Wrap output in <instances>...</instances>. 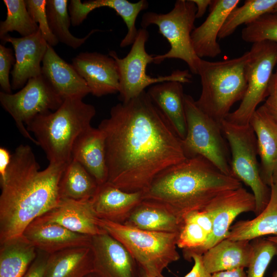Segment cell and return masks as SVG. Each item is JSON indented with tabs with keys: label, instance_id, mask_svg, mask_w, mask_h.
Segmentation results:
<instances>
[{
	"label": "cell",
	"instance_id": "6da1fadb",
	"mask_svg": "<svg viewBox=\"0 0 277 277\" xmlns=\"http://www.w3.org/2000/svg\"><path fill=\"white\" fill-rule=\"evenodd\" d=\"M99 128L105 137L107 182L143 192L155 177L186 157L182 140L146 91L110 110Z\"/></svg>",
	"mask_w": 277,
	"mask_h": 277
},
{
	"label": "cell",
	"instance_id": "7a4b0ae2",
	"mask_svg": "<svg viewBox=\"0 0 277 277\" xmlns=\"http://www.w3.org/2000/svg\"><path fill=\"white\" fill-rule=\"evenodd\" d=\"M66 164H49L41 170L29 145L15 148L0 180V242L22 235L33 221L58 204Z\"/></svg>",
	"mask_w": 277,
	"mask_h": 277
},
{
	"label": "cell",
	"instance_id": "3957f363",
	"mask_svg": "<svg viewBox=\"0 0 277 277\" xmlns=\"http://www.w3.org/2000/svg\"><path fill=\"white\" fill-rule=\"evenodd\" d=\"M242 187L201 155L187 158L157 174L143 200L164 205L179 216L204 209L220 193Z\"/></svg>",
	"mask_w": 277,
	"mask_h": 277
},
{
	"label": "cell",
	"instance_id": "277c9868",
	"mask_svg": "<svg viewBox=\"0 0 277 277\" xmlns=\"http://www.w3.org/2000/svg\"><path fill=\"white\" fill-rule=\"evenodd\" d=\"M95 107L82 99L67 98L54 111L39 114L27 125L49 164H67L77 137L91 127Z\"/></svg>",
	"mask_w": 277,
	"mask_h": 277
},
{
	"label": "cell",
	"instance_id": "5b68a950",
	"mask_svg": "<svg viewBox=\"0 0 277 277\" xmlns=\"http://www.w3.org/2000/svg\"><path fill=\"white\" fill-rule=\"evenodd\" d=\"M249 56L248 51L231 59L200 61L197 74L201 78L202 91L195 102L201 110L220 124L229 114L232 106L241 101L245 94V68Z\"/></svg>",
	"mask_w": 277,
	"mask_h": 277
},
{
	"label": "cell",
	"instance_id": "8992f818",
	"mask_svg": "<svg viewBox=\"0 0 277 277\" xmlns=\"http://www.w3.org/2000/svg\"><path fill=\"white\" fill-rule=\"evenodd\" d=\"M98 226L121 242L139 268L147 274L159 276L170 264L178 261V233L150 231L97 217Z\"/></svg>",
	"mask_w": 277,
	"mask_h": 277
},
{
	"label": "cell",
	"instance_id": "52a82bcc",
	"mask_svg": "<svg viewBox=\"0 0 277 277\" xmlns=\"http://www.w3.org/2000/svg\"><path fill=\"white\" fill-rule=\"evenodd\" d=\"M196 12V7L192 0H177L167 13L147 12L143 14L142 28L146 29L151 25L157 26L159 33L170 46L166 53L154 55V64H159L166 59H179L187 64L192 73L197 74L202 58L196 54L191 41Z\"/></svg>",
	"mask_w": 277,
	"mask_h": 277
},
{
	"label": "cell",
	"instance_id": "ba28073f",
	"mask_svg": "<svg viewBox=\"0 0 277 277\" xmlns=\"http://www.w3.org/2000/svg\"><path fill=\"white\" fill-rule=\"evenodd\" d=\"M184 105L187 131L182 145L186 158L201 155L232 176L230 148L220 124L201 110L191 95L185 94Z\"/></svg>",
	"mask_w": 277,
	"mask_h": 277
},
{
	"label": "cell",
	"instance_id": "9c48e42d",
	"mask_svg": "<svg viewBox=\"0 0 277 277\" xmlns=\"http://www.w3.org/2000/svg\"><path fill=\"white\" fill-rule=\"evenodd\" d=\"M220 125L230 148L232 176L251 189L255 200L254 213L256 216L267 205L271 188L261 176L255 134L250 124L236 125L225 119Z\"/></svg>",
	"mask_w": 277,
	"mask_h": 277
},
{
	"label": "cell",
	"instance_id": "30bf717a",
	"mask_svg": "<svg viewBox=\"0 0 277 277\" xmlns=\"http://www.w3.org/2000/svg\"><path fill=\"white\" fill-rule=\"evenodd\" d=\"M148 37V31L141 28L138 30L137 35L125 57L120 58L115 51L109 52L108 55L116 64L120 82L119 98L123 103L138 96L152 84L169 81L182 83L191 82V75L187 70H176L170 75L155 77L147 75V66L154 63V57L146 50Z\"/></svg>",
	"mask_w": 277,
	"mask_h": 277
},
{
	"label": "cell",
	"instance_id": "8fae6325",
	"mask_svg": "<svg viewBox=\"0 0 277 277\" xmlns=\"http://www.w3.org/2000/svg\"><path fill=\"white\" fill-rule=\"evenodd\" d=\"M277 64V42L265 41L252 44L245 71L247 88L239 107L225 120L233 124L246 126L259 105L267 98L273 69Z\"/></svg>",
	"mask_w": 277,
	"mask_h": 277
},
{
	"label": "cell",
	"instance_id": "7c38bea8",
	"mask_svg": "<svg viewBox=\"0 0 277 277\" xmlns=\"http://www.w3.org/2000/svg\"><path fill=\"white\" fill-rule=\"evenodd\" d=\"M63 102L42 74L29 79L16 93L0 92L2 107L12 116L21 134L36 145V140L30 134L25 124L39 114L56 110Z\"/></svg>",
	"mask_w": 277,
	"mask_h": 277
},
{
	"label": "cell",
	"instance_id": "4fadbf2b",
	"mask_svg": "<svg viewBox=\"0 0 277 277\" xmlns=\"http://www.w3.org/2000/svg\"><path fill=\"white\" fill-rule=\"evenodd\" d=\"M253 193L243 187L222 192L204 208L212 219V230L203 250V254L226 238L232 222L241 213L255 210Z\"/></svg>",
	"mask_w": 277,
	"mask_h": 277
},
{
	"label": "cell",
	"instance_id": "5bb4252c",
	"mask_svg": "<svg viewBox=\"0 0 277 277\" xmlns=\"http://www.w3.org/2000/svg\"><path fill=\"white\" fill-rule=\"evenodd\" d=\"M93 277H138L139 267L127 248L107 232L91 237Z\"/></svg>",
	"mask_w": 277,
	"mask_h": 277
},
{
	"label": "cell",
	"instance_id": "9a60e30c",
	"mask_svg": "<svg viewBox=\"0 0 277 277\" xmlns=\"http://www.w3.org/2000/svg\"><path fill=\"white\" fill-rule=\"evenodd\" d=\"M72 64L85 81L92 95L101 97L118 93L116 64L109 55L97 52H81L72 59Z\"/></svg>",
	"mask_w": 277,
	"mask_h": 277
},
{
	"label": "cell",
	"instance_id": "2e32d148",
	"mask_svg": "<svg viewBox=\"0 0 277 277\" xmlns=\"http://www.w3.org/2000/svg\"><path fill=\"white\" fill-rule=\"evenodd\" d=\"M14 48L15 63L11 72L12 89L23 88L30 78L42 74V65L48 44L41 31L28 36L14 37L7 34L1 38Z\"/></svg>",
	"mask_w": 277,
	"mask_h": 277
},
{
	"label": "cell",
	"instance_id": "e0dca14e",
	"mask_svg": "<svg viewBox=\"0 0 277 277\" xmlns=\"http://www.w3.org/2000/svg\"><path fill=\"white\" fill-rule=\"evenodd\" d=\"M22 234L37 250L49 254L72 248L90 247L92 237L73 232L41 216L29 224Z\"/></svg>",
	"mask_w": 277,
	"mask_h": 277
},
{
	"label": "cell",
	"instance_id": "ac0fdd59",
	"mask_svg": "<svg viewBox=\"0 0 277 277\" xmlns=\"http://www.w3.org/2000/svg\"><path fill=\"white\" fill-rule=\"evenodd\" d=\"M148 2L141 0L131 3L127 0H91L82 2L71 0L68 7L71 24L77 26L82 24L93 10L101 7L113 9L124 21L127 32L120 43L121 48L132 45L138 33L135 22L140 13L148 8Z\"/></svg>",
	"mask_w": 277,
	"mask_h": 277
},
{
	"label": "cell",
	"instance_id": "d6986e66",
	"mask_svg": "<svg viewBox=\"0 0 277 277\" xmlns=\"http://www.w3.org/2000/svg\"><path fill=\"white\" fill-rule=\"evenodd\" d=\"M42 75L64 100L82 99L91 91L72 64L67 63L48 44L42 64Z\"/></svg>",
	"mask_w": 277,
	"mask_h": 277
},
{
	"label": "cell",
	"instance_id": "ffe728a7",
	"mask_svg": "<svg viewBox=\"0 0 277 277\" xmlns=\"http://www.w3.org/2000/svg\"><path fill=\"white\" fill-rule=\"evenodd\" d=\"M73 232L93 236L105 231L98 226L91 200L61 198L58 204L42 216Z\"/></svg>",
	"mask_w": 277,
	"mask_h": 277
},
{
	"label": "cell",
	"instance_id": "44dd1931",
	"mask_svg": "<svg viewBox=\"0 0 277 277\" xmlns=\"http://www.w3.org/2000/svg\"><path fill=\"white\" fill-rule=\"evenodd\" d=\"M239 0H215L210 6L205 21L194 28L191 33L194 50L200 58H213L222 52L217 42L220 31L230 12L240 3Z\"/></svg>",
	"mask_w": 277,
	"mask_h": 277
},
{
	"label": "cell",
	"instance_id": "7402d4cb",
	"mask_svg": "<svg viewBox=\"0 0 277 277\" xmlns=\"http://www.w3.org/2000/svg\"><path fill=\"white\" fill-rule=\"evenodd\" d=\"M249 124L256 138L261 177L270 187L277 169V123L262 105L252 115Z\"/></svg>",
	"mask_w": 277,
	"mask_h": 277
},
{
	"label": "cell",
	"instance_id": "603a6c76",
	"mask_svg": "<svg viewBox=\"0 0 277 277\" xmlns=\"http://www.w3.org/2000/svg\"><path fill=\"white\" fill-rule=\"evenodd\" d=\"M142 200L143 192H126L107 182L98 185L91 202L97 218L124 224Z\"/></svg>",
	"mask_w": 277,
	"mask_h": 277
},
{
	"label": "cell",
	"instance_id": "cb8c5ba5",
	"mask_svg": "<svg viewBox=\"0 0 277 277\" xmlns=\"http://www.w3.org/2000/svg\"><path fill=\"white\" fill-rule=\"evenodd\" d=\"M71 159L80 163L98 185L107 182L105 137L99 128L91 126L77 137L72 147Z\"/></svg>",
	"mask_w": 277,
	"mask_h": 277
},
{
	"label": "cell",
	"instance_id": "d4e9b609",
	"mask_svg": "<svg viewBox=\"0 0 277 277\" xmlns=\"http://www.w3.org/2000/svg\"><path fill=\"white\" fill-rule=\"evenodd\" d=\"M147 93L182 140L187 126L183 83L169 81L155 84Z\"/></svg>",
	"mask_w": 277,
	"mask_h": 277
},
{
	"label": "cell",
	"instance_id": "484cf974",
	"mask_svg": "<svg viewBox=\"0 0 277 277\" xmlns=\"http://www.w3.org/2000/svg\"><path fill=\"white\" fill-rule=\"evenodd\" d=\"M252 251V245L249 241L225 238L203 254V264L210 274L247 268Z\"/></svg>",
	"mask_w": 277,
	"mask_h": 277
},
{
	"label": "cell",
	"instance_id": "4316f807",
	"mask_svg": "<svg viewBox=\"0 0 277 277\" xmlns=\"http://www.w3.org/2000/svg\"><path fill=\"white\" fill-rule=\"evenodd\" d=\"M182 218L160 203L143 200L123 224L150 231L178 233Z\"/></svg>",
	"mask_w": 277,
	"mask_h": 277
},
{
	"label": "cell",
	"instance_id": "83f0119b",
	"mask_svg": "<svg viewBox=\"0 0 277 277\" xmlns=\"http://www.w3.org/2000/svg\"><path fill=\"white\" fill-rule=\"evenodd\" d=\"M212 224L211 215L204 208L182 216L176 245L182 249L185 260L190 262L193 255H203V248L212 232Z\"/></svg>",
	"mask_w": 277,
	"mask_h": 277
},
{
	"label": "cell",
	"instance_id": "f1b7e54d",
	"mask_svg": "<svg viewBox=\"0 0 277 277\" xmlns=\"http://www.w3.org/2000/svg\"><path fill=\"white\" fill-rule=\"evenodd\" d=\"M92 272L91 247H75L50 254L45 277H86Z\"/></svg>",
	"mask_w": 277,
	"mask_h": 277
},
{
	"label": "cell",
	"instance_id": "f546056e",
	"mask_svg": "<svg viewBox=\"0 0 277 277\" xmlns=\"http://www.w3.org/2000/svg\"><path fill=\"white\" fill-rule=\"evenodd\" d=\"M271 194L265 208L253 219L236 222L226 238L250 241L270 234L277 235V185L270 186Z\"/></svg>",
	"mask_w": 277,
	"mask_h": 277
},
{
	"label": "cell",
	"instance_id": "4dcf8cb0",
	"mask_svg": "<svg viewBox=\"0 0 277 277\" xmlns=\"http://www.w3.org/2000/svg\"><path fill=\"white\" fill-rule=\"evenodd\" d=\"M37 255L23 234L0 242V277H22Z\"/></svg>",
	"mask_w": 277,
	"mask_h": 277
},
{
	"label": "cell",
	"instance_id": "1f68e13d",
	"mask_svg": "<svg viewBox=\"0 0 277 277\" xmlns=\"http://www.w3.org/2000/svg\"><path fill=\"white\" fill-rule=\"evenodd\" d=\"M98 185L94 177L78 162L71 159L66 165L59 183L61 198L91 200Z\"/></svg>",
	"mask_w": 277,
	"mask_h": 277
},
{
	"label": "cell",
	"instance_id": "d6a6232c",
	"mask_svg": "<svg viewBox=\"0 0 277 277\" xmlns=\"http://www.w3.org/2000/svg\"><path fill=\"white\" fill-rule=\"evenodd\" d=\"M46 12L50 29L58 42L73 48L80 47L94 33L100 31L91 30L84 37L74 36L70 32L71 18L68 10L67 0H46Z\"/></svg>",
	"mask_w": 277,
	"mask_h": 277
},
{
	"label": "cell",
	"instance_id": "836d02e7",
	"mask_svg": "<svg viewBox=\"0 0 277 277\" xmlns=\"http://www.w3.org/2000/svg\"><path fill=\"white\" fill-rule=\"evenodd\" d=\"M277 0H247L228 14L218 35L219 39L231 35L240 25L245 26L261 16L273 12Z\"/></svg>",
	"mask_w": 277,
	"mask_h": 277
},
{
	"label": "cell",
	"instance_id": "e575fe53",
	"mask_svg": "<svg viewBox=\"0 0 277 277\" xmlns=\"http://www.w3.org/2000/svg\"><path fill=\"white\" fill-rule=\"evenodd\" d=\"M7 8L5 20L0 23V38L8 32L16 31L22 37L28 36L39 30L37 24L31 17L25 0H4Z\"/></svg>",
	"mask_w": 277,
	"mask_h": 277
},
{
	"label": "cell",
	"instance_id": "d590c367",
	"mask_svg": "<svg viewBox=\"0 0 277 277\" xmlns=\"http://www.w3.org/2000/svg\"><path fill=\"white\" fill-rule=\"evenodd\" d=\"M241 36L243 41L252 44L265 41L277 42V12L264 14L246 25Z\"/></svg>",
	"mask_w": 277,
	"mask_h": 277
},
{
	"label": "cell",
	"instance_id": "8d00e7d4",
	"mask_svg": "<svg viewBox=\"0 0 277 277\" xmlns=\"http://www.w3.org/2000/svg\"><path fill=\"white\" fill-rule=\"evenodd\" d=\"M251 244L253 251L247 277H264L272 259L277 256V244L264 238L253 240Z\"/></svg>",
	"mask_w": 277,
	"mask_h": 277
},
{
	"label": "cell",
	"instance_id": "74e56055",
	"mask_svg": "<svg viewBox=\"0 0 277 277\" xmlns=\"http://www.w3.org/2000/svg\"><path fill=\"white\" fill-rule=\"evenodd\" d=\"M28 11L34 22L38 25L43 37L50 46H54L58 41L52 33L46 12V0H25Z\"/></svg>",
	"mask_w": 277,
	"mask_h": 277
},
{
	"label": "cell",
	"instance_id": "f35d334b",
	"mask_svg": "<svg viewBox=\"0 0 277 277\" xmlns=\"http://www.w3.org/2000/svg\"><path fill=\"white\" fill-rule=\"evenodd\" d=\"M12 50L0 45V86L3 91L12 93V87L9 80V74L12 65L15 63Z\"/></svg>",
	"mask_w": 277,
	"mask_h": 277
},
{
	"label": "cell",
	"instance_id": "ab89813d",
	"mask_svg": "<svg viewBox=\"0 0 277 277\" xmlns=\"http://www.w3.org/2000/svg\"><path fill=\"white\" fill-rule=\"evenodd\" d=\"M49 255L45 252L37 250L36 258L22 277H45Z\"/></svg>",
	"mask_w": 277,
	"mask_h": 277
},
{
	"label": "cell",
	"instance_id": "60d3db41",
	"mask_svg": "<svg viewBox=\"0 0 277 277\" xmlns=\"http://www.w3.org/2000/svg\"><path fill=\"white\" fill-rule=\"evenodd\" d=\"M268 114L277 123V71L273 73L270 82L269 93L262 105Z\"/></svg>",
	"mask_w": 277,
	"mask_h": 277
},
{
	"label": "cell",
	"instance_id": "b9f144b4",
	"mask_svg": "<svg viewBox=\"0 0 277 277\" xmlns=\"http://www.w3.org/2000/svg\"><path fill=\"white\" fill-rule=\"evenodd\" d=\"M194 265L191 270L184 277H210V274L205 269L202 261V255L194 254L192 256Z\"/></svg>",
	"mask_w": 277,
	"mask_h": 277
},
{
	"label": "cell",
	"instance_id": "7bdbcfd3",
	"mask_svg": "<svg viewBox=\"0 0 277 277\" xmlns=\"http://www.w3.org/2000/svg\"><path fill=\"white\" fill-rule=\"evenodd\" d=\"M12 154L3 147L0 148V180L3 179L7 172L11 160Z\"/></svg>",
	"mask_w": 277,
	"mask_h": 277
},
{
	"label": "cell",
	"instance_id": "ee69618b",
	"mask_svg": "<svg viewBox=\"0 0 277 277\" xmlns=\"http://www.w3.org/2000/svg\"><path fill=\"white\" fill-rule=\"evenodd\" d=\"M210 277H247V274L244 268H240L213 273Z\"/></svg>",
	"mask_w": 277,
	"mask_h": 277
},
{
	"label": "cell",
	"instance_id": "f6af8a7d",
	"mask_svg": "<svg viewBox=\"0 0 277 277\" xmlns=\"http://www.w3.org/2000/svg\"><path fill=\"white\" fill-rule=\"evenodd\" d=\"M196 7V19L202 17L206 11L207 8L210 6L211 0H192Z\"/></svg>",
	"mask_w": 277,
	"mask_h": 277
},
{
	"label": "cell",
	"instance_id": "bcb514c9",
	"mask_svg": "<svg viewBox=\"0 0 277 277\" xmlns=\"http://www.w3.org/2000/svg\"><path fill=\"white\" fill-rule=\"evenodd\" d=\"M139 269H140V271H139L138 277H166V276H164L163 274L159 275V276H150L147 274V273H146L144 271L140 269V268Z\"/></svg>",
	"mask_w": 277,
	"mask_h": 277
},
{
	"label": "cell",
	"instance_id": "7dc6e473",
	"mask_svg": "<svg viewBox=\"0 0 277 277\" xmlns=\"http://www.w3.org/2000/svg\"><path fill=\"white\" fill-rule=\"evenodd\" d=\"M269 240L276 243L277 244V235L274 236H268V238H266Z\"/></svg>",
	"mask_w": 277,
	"mask_h": 277
},
{
	"label": "cell",
	"instance_id": "c3c4849f",
	"mask_svg": "<svg viewBox=\"0 0 277 277\" xmlns=\"http://www.w3.org/2000/svg\"><path fill=\"white\" fill-rule=\"evenodd\" d=\"M272 184L277 185V169L274 173L272 177Z\"/></svg>",
	"mask_w": 277,
	"mask_h": 277
},
{
	"label": "cell",
	"instance_id": "681fc988",
	"mask_svg": "<svg viewBox=\"0 0 277 277\" xmlns=\"http://www.w3.org/2000/svg\"><path fill=\"white\" fill-rule=\"evenodd\" d=\"M272 277H277V269L273 273Z\"/></svg>",
	"mask_w": 277,
	"mask_h": 277
},
{
	"label": "cell",
	"instance_id": "f907efd6",
	"mask_svg": "<svg viewBox=\"0 0 277 277\" xmlns=\"http://www.w3.org/2000/svg\"><path fill=\"white\" fill-rule=\"evenodd\" d=\"M273 12H277V5L275 6L273 11Z\"/></svg>",
	"mask_w": 277,
	"mask_h": 277
},
{
	"label": "cell",
	"instance_id": "816d5d0a",
	"mask_svg": "<svg viewBox=\"0 0 277 277\" xmlns=\"http://www.w3.org/2000/svg\"><path fill=\"white\" fill-rule=\"evenodd\" d=\"M86 277H93V276L92 275V274H90L87 275Z\"/></svg>",
	"mask_w": 277,
	"mask_h": 277
},
{
	"label": "cell",
	"instance_id": "f5cc1de1",
	"mask_svg": "<svg viewBox=\"0 0 277 277\" xmlns=\"http://www.w3.org/2000/svg\"><path fill=\"white\" fill-rule=\"evenodd\" d=\"M276 71H277V69H276Z\"/></svg>",
	"mask_w": 277,
	"mask_h": 277
}]
</instances>
